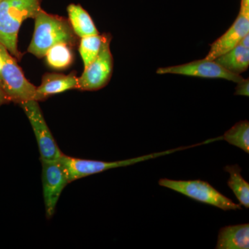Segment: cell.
<instances>
[{"mask_svg": "<svg viewBox=\"0 0 249 249\" xmlns=\"http://www.w3.org/2000/svg\"><path fill=\"white\" fill-rule=\"evenodd\" d=\"M34 36L28 52L41 58L45 56L51 47L58 44L73 46L76 43V34L70 21L65 18L47 14L41 10L35 18Z\"/></svg>", "mask_w": 249, "mask_h": 249, "instance_id": "obj_1", "label": "cell"}, {"mask_svg": "<svg viewBox=\"0 0 249 249\" xmlns=\"http://www.w3.org/2000/svg\"><path fill=\"white\" fill-rule=\"evenodd\" d=\"M42 10L40 0H1L0 1V43L14 58L20 60L18 36L21 24L28 18H35Z\"/></svg>", "mask_w": 249, "mask_h": 249, "instance_id": "obj_2", "label": "cell"}, {"mask_svg": "<svg viewBox=\"0 0 249 249\" xmlns=\"http://www.w3.org/2000/svg\"><path fill=\"white\" fill-rule=\"evenodd\" d=\"M207 144V142L195 145H189V146H183L177 147L172 150H166V151L155 152V153L150 154L141 156V157H135V158L129 159V160H116V161H103V160H83V159L76 158V157H70L63 154L60 160H61L62 164L66 170L67 176H68L70 182H73L76 180L80 178H87L91 175L96 174L103 173L106 170L114 169V168H121V167L129 166L145 161V160H153L158 158L162 156L170 155L174 152L181 151V150H187L192 147L200 146V145Z\"/></svg>", "mask_w": 249, "mask_h": 249, "instance_id": "obj_3", "label": "cell"}, {"mask_svg": "<svg viewBox=\"0 0 249 249\" xmlns=\"http://www.w3.org/2000/svg\"><path fill=\"white\" fill-rule=\"evenodd\" d=\"M158 183L160 186L165 187L194 200L211 205L223 211L242 209L240 204L233 202L206 181L201 180L183 181L163 178H160Z\"/></svg>", "mask_w": 249, "mask_h": 249, "instance_id": "obj_4", "label": "cell"}, {"mask_svg": "<svg viewBox=\"0 0 249 249\" xmlns=\"http://www.w3.org/2000/svg\"><path fill=\"white\" fill-rule=\"evenodd\" d=\"M0 54L4 60L0 70V88L10 101L19 104L36 101V87L25 78L16 59L1 43Z\"/></svg>", "mask_w": 249, "mask_h": 249, "instance_id": "obj_5", "label": "cell"}, {"mask_svg": "<svg viewBox=\"0 0 249 249\" xmlns=\"http://www.w3.org/2000/svg\"><path fill=\"white\" fill-rule=\"evenodd\" d=\"M18 105L25 113L34 130L40 151V161L60 160L63 153L46 123L38 101L31 100Z\"/></svg>", "mask_w": 249, "mask_h": 249, "instance_id": "obj_6", "label": "cell"}, {"mask_svg": "<svg viewBox=\"0 0 249 249\" xmlns=\"http://www.w3.org/2000/svg\"><path fill=\"white\" fill-rule=\"evenodd\" d=\"M111 40L110 34H107L99 53L85 68L83 74L78 78V89L97 91L109 83L114 67V60L110 50Z\"/></svg>", "mask_w": 249, "mask_h": 249, "instance_id": "obj_7", "label": "cell"}, {"mask_svg": "<svg viewBox=\"0 0 249 249\" xmlns=\"http://www.w3.org/2000/svg\"><path fill=\"white\" fill-rule=\"evenodd\" d=\"M45 214L47 219L55 214L57 204L65 187L70 183L65 167L60 160L41 161Z\"/></svg>", "mask_w": 249, "mask_h": 249, "instance_id": "obj_8", "label": "cell"}, {"mask_svg": "<svg viewBox=\"0 0 249 249\" xmlns=\"http://www.w3.org/2000/svg\"><path fill=\"white\" fill-rule=\"evenodd\" d=\"M157 73L158 74L170 73L206 78H222L236 83L243 79L240 75L227 71L214 60L205 58L177 66L160 67L157 70Z\"/></svg>", "mask_w": 249, "mask_h": 249, "instance_id": "obj_9", "label": "cell"}, {"mask_svg": "<svg viewBox=\"0 0 249 249\" xmlns=\"http://www.w3.org/2000/svg\"><path fill=\"white\" fill-rule=\"evenodd\" d=\"M249 34V6L240 4V13L231 27L211 45L206 60H214L234 48L244 36Z\"/></svg>", "mask_w": 249, "mask_h": 249, "instance_id": "obj_10", "label": "cell"}, {"mask_svg": "<svg viewBox=\"0 0 249 249\" xmlns=\"http://www.w3.org/2000/svg\"><path fill=\"white\" fill-rule=\"evenodd\" d=\"M70 89H78V78L75 73H46L40 86L36 88V101H45L49 96Z\"/></svg>", "mask_w": 249, "mask_h": 249, "instance_id": "obj_11", "label": "cell"}, {"mask_svg": "<svg viewBox=\"0 0 249 249\" xmlns=\"http://www.w3.org/2000/svg\"><path fill=\"white\" fill-rule=\"evenodd\" d=\"M216 249H249V224L227 226L219 230Z\"/></svg>", "mask_w": 249, "mask_h": 249, "instance_id": "obj_12", "label": "cell"}, {"mask_svg": "<svg viewBox=\"0 0 249 249\" xmlns=\"http://www.w3.org/2000/svg\"><path fill=\"white\" fill-rule=\"evenodd\" d=\"M67 12L69 21L77 36L83 37L99 34L89 14L80 5H69Z\"/></svg>", "mask_w": 249, "mask_h": 249, "instance_id": "obj_13", "label": "cell"}, {"mask_svg": "<svg viewBox=\"0 0 249 249\" xmlns=\"http://www.w3.org/2000/svg\"><path fill=\"white\" fill-rule=\"evenodd\" d=\"M214 60L227 71L240 75L248 70L249 49L237 45Z\"/></svg>", "mask_w": 249, "mask_h": 249, "instance_id": "obj_14", "label": "cell"}, {"mask_svg": "<svg viewBox=\"0 0 249 249\" xmlns=\"http://www.w3.org/2000/svg\"><path fill=\"white\" fill-rule=\"evenodd\" d=\"M224 170L229 174L228 186L233 192L239 202L246 209L249 208V183L242 177V168L238 165H227Z\"/></svg>", "mask_w": 249, "mask_h": 249, "instance_id": "obj_15", "label": "cell"}, {"mask_svg": "<svg viewBox=\"0 0 249 249\" xmlns=\"http://www.w3.org/2000/svg\"><path fill=\"white\" fill-rule=\"evenodd\" d=\"M222 141L240 148L246 153H249V123L248 121H240L221 136Z\"/></svg>", "mask_w": 249, "mask_h": 249, "instance_id": "obj_16", "label": "cell"}, {"mask_svg": "<svg viewBox=\"0 0 249 249\" xmlns=\"http://www.w3.org/2000/svg\"><path fill=\"white\" fill-rule=\"evenodd\" d=\"M71 46L58 44L49 49L46 53L47 64L55 70H65L71 65L73 60Z\"/></svg>", "mask_w": 249, "mask_h": 249, "instance_id": "obj_17", "label": "cell"}, {"mask_svg": "<svg viewBox=\"0 0 249 249\" xmlns=\"http://www.w3.org/2000/svg\"><path fill=\"white\" fill-rule=\"evenodd\" d=\"M107 34L93 35L81 37L79 52L86 68L96 58L102 48Z\"/></svg>", "mask_w": 249, "mask_h": 249, "instance_id": "obj_18", "label": "cell"}, {"mask_svg": "<svg viewBox=\"0 0 249 249\" xmlns=\"http://www.w3.org/2000/svg\"><path fill=\"white\" fill-rule=\"evenodd\" d=\"M235 95L236 96H249V80L242 79L237 83L235 88Z\"/></svg>", "mask_w": 249, "mask_h": 249, "instance_id": "obj_19", "label": "cell"}, {"mask_svg": "<svg viewBox=\"0 0 249 249\" xmlns=\"http://www.w3.org/2000/svg\"><path fill=\"white\" fill-rule=\"evenodd\" d=\"M11 103V101H10L9 98L7 97L6 93L0 88V107L3 106V105L7 104V103Z\"/></svg>", "mask_w": 249, "mask_h": 249, "instance_id": "obj_20", "label": "cell"}, {"mask_svg": "<svg viewBox=\"0 0 249 249\" xmlns=\"http://www.w3.org/2000/svg\"><path fill=\"white\" fill-rule=\"evenodd\" d=\"M239 45H242L245 48L249 49V34L244 36L241 39L240 42H239Z\"/></svg>", "mask_w": 249, "mask_h": 249, "instance_id": "obj_21", "label": "cell"}, {"mask_svg": "<svg viewBox=\"0 0 249 249\" xmlns=\"http://www.w3.org/2000/svg\"><path fill=\"white\" fill-rule=\"evenodd\" d=\"M241 4L249 6V0H241Z\"/></svg>", "mask_w": 249, "mask_h": 249, "instance_id": "obj_22", "label": "cell"}, {"mask_svg": "<svg viewBox=\"0 0 249 249\" xmlns=\"http://www.w3.org/2000/svg\"><path fill=\"white\" fill-rule=\"evenodd\" d=\"M3 62H4V60H3L2 57H1V54H0V70H1V67L3 66Z\"/></svg>", "mask_w": 249, "mask_h": 249, "instance_id": "obj_23", "label": "cell"}, {"mask_svg": "<svg viewBox=\"0 0 249 249\" xmlns=\"http://www.w3.org/2000/svg\"><path fill=\"white\" fill-rule=\"evenodd\" d=\"M1 1V0H0V1Z\"/></svg>", "mask_w": 249, "mask_h": 249, "instance_id": "obj_24", "label": "cell"}]
</instances>
